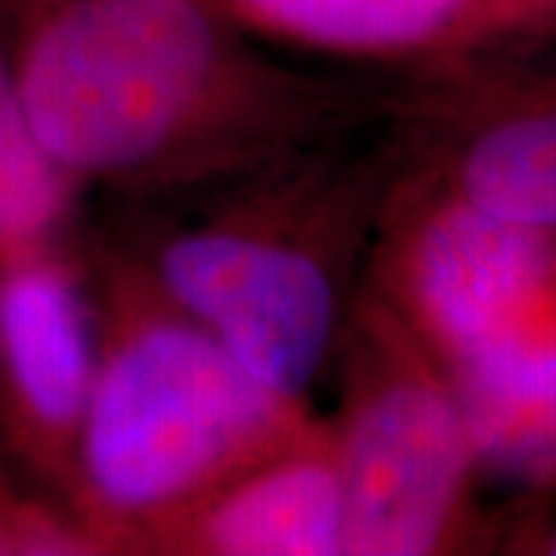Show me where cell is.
Returning a JSON list of instances; mask_svg holds the SVG:
<instances>
[{"mask_svg":"<svg viewBox=\"0 0 556 556\" xmlns=\"http://www.w3.org/2000/svg\"><path fill=\"white\" fill-rule=\"evenodd\" d=\"M22 97L80 189L182 201L393 121L396 93L288 65L207 0H0Z\"/></svg>","mask_w":556,"mask_h":556,"instance_id":"6da1fadb","label":"cell"},{"mask_svg":"<svg viewBox=\"0 0 556 556\" xmlns=\"http://www.w3.org/2000/svg\"><path fill=\"white\" fill-rule=\"evenodd\" d=\"M97 368L68 510L100 556L146 538L316 420L186 316L124 244L84 241Z\"/></svg>","mask_w":556,"mask_h":556,"instance_id":"7a4b0ae2","label":"cell"},{"mask_svg":"<svg viewBox=\"0 0 556 556\" xmlns=\"http://www.w3.org/2000/svg\"><path fill=\"white\" fill-rule=\"evenodd\" d=\"M405 159L343 142L211 189L124 244L161 291L281 396L309 402L365 278L380 207Z\"/></svg>","mask_w":556,"mask_h":556,"instance_id":"3957f363","label":"cell"},{"mask_svg":"<svg viewBox=\"0 0 556 556\" xmlns=\"http://www.w3.org/2000/svg\"><path fill=\"white\" fill-rule=\"evenodd\" d=\"M334 365L343 556L470 551L482 470L460 396L439 358L365 278L343 318Z\"/></svg>","mask_w":556,"mask_h":556,"instance_id":"277c9868","label":"cell"},{"mask_svg":"<svg viewBox=\"0 0 556 556\" xmlns=\"http://www.w3.org/2000/svg\"><path fill=\"white\" fill-rule=\"evenodd\" d=\"M365 281L452 371L556 298V232L479 211L405 155Z\"/></svg>","mask_w":556,"mask_h":556,"instance_id":"5b68a950","label":"cell"},{"mask_svg":"<svg viewBox=\"0 0 556 556\" xmlns=\"http://www.w3.org/2000/svg\"><path fill=\"white\" fill-rule=\"evenodd\" d=\"M399 93L405 155L492 217L556 232V72H482L473 56Z\"/></svg>","mask_w":556,"mask_h":556,"instance_id":"8992f818","label":"cell"},{"mask_svg":"<svg viewBox=\"0 0 556 556\" xmlns=\"http://www.w3.org/2000/svg\"><path fill=\"white\" fill-rule=\"evenodd\" d=\"M93 368L84 248L0 266V439L13 470L62 504L75 482Z\"/></svg>","mask_w":556,"mask_h":556,"instance_id":"52a82bcc","label":"cell"},{"mask_svg":"<svg viewBox=\"0 0 556 556\" xmlns=\"http://www.w3.org/2000/svg\"><path fill=\"white\" fill-rule=\"evenodd\" d=\"M139 556H343L331 417L161 526Z\"/></svg>","mask_w":556,"mask_h":556,"instance_id":"ba28073f","label":"cell"},{"mask_svg":"<svg viewBox=\"0 0 556 556\" xmlns=\"http://www.w3.org/2000/svg\"><path fill=\"white\" fill-rule=\"evenodd\" d=\"M251 38L303 53L439 72L492 50L485 0H207Z\"/></svg>","mask_w":556,"mask_h":556,"instance_id":"9c48e42d","label":"cell"},{"mask_svg":"<svg viewBox=\"0 0 556 556\" xmlns=\"http://www.w3.org/2000/svg\"><path fill=\"white\" fill-rule=\"evenodd\" d=\"M482 477L556 489V298L448 371Z\"/></svg>","mask_w":556,"mask_h":556,"instance_id":"30bf717a","label":"cell"},{"mask_svg":"<svg viewBox=\"0 0 556 556\" xmlns=\"http://www.w3.org/2000/svg\"><path fill=\"white\" fill-rule=\"evenodd\" d=\"M80 195L35 130L0 13V266L80 251Z\"/></svg>","mask_w":556,"mask_h":556,"instance_id":"8fae6325","label":"cell"},{"mask_svg":"<svg viewBox=\"0 0 556 556\" xmlns=\"http://www.w3.org/2000/svg\"><path fill=\"white\" fill-rule=\"evenodd\" d=\"M0 556H100L78 517L43 492H25L0 439Z\"/></svg>","mask_w":556,"mask_h":556,"instance_id":"7c38bea8","label":"cell"},{"mask_svg":"<svg viewBox=\"0 0 556 556\" xmlns=\"http://www.w3.org/2000/svg\"><path fill=\"white\" fill-rule=\"evenodd\" d=\"M485 7L495 47L556 25V0H485Z\"/></svg>","mask_w":556,"mask_h":556,"instance_id":"4fadbf2b","label":"cell"},{"mask_svg":"<svg viewBox=\"0 0 556 556\" xmlns=\"http://www.w3.org/2000/svg\"><path fill=\"white\" fill-rule=\"evenodd\" d=\"M535 554H547V556H556V526L554 529H547L544 535L538 538L535 547H532Z\"/></svg>","mask_w":556,"mask_h":556,"instance_id":"5bb4252c","label":"cell"}]
</instances>
